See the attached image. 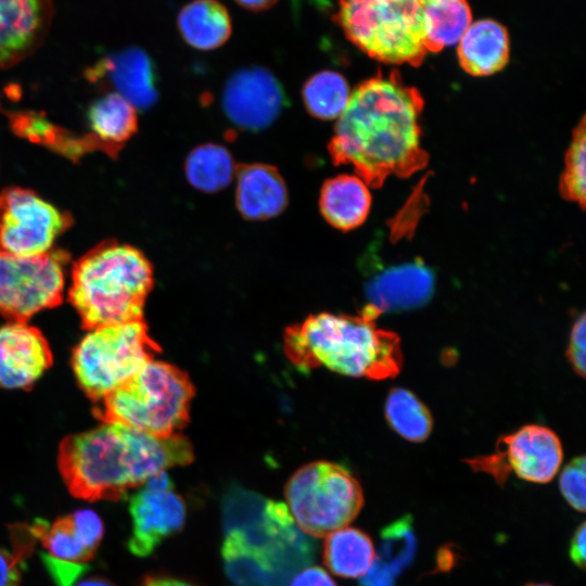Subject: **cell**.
<instances>
[{"instance_id": "cell-39", "label": "cell", "mask_w": 586, "mask_h": 586, "mask_svg": "<svg viewBox=\"0 0 586 586\" xmlns=\"http://www.w3.org/2000/svg\"><path fill=\"white\" fill-rule=\"evenodd\" d=\"M140 586H199L189 581L171 576L151 575L143 579Z\"/></svg>"}, {"instance_id": "cell-22", "label": "cell", "mask_w": 586, "mask_h": 586, "mask_svg": "<svg viewBox=\"0 0 586 586\" xmlns=\"http://www.w3.org/2000/svg\"><path fill=\"white\" fill-rule=\"evenodd\" d=\"M371 206L367 183L357 176L340 175L324 181L319 207L324 219L334 228L347 231L360 226Z\"/></svg>"}, {"instance_id": "cell-26", "label": "cell", "mask_w": 586, "mask_h": 586, "mask_svg": "<svg viewBox=\"0 0 586 586\" xmlns=\"http://www.w3.org/2000/svg\"><path fill=\"white\" fill-rule=\"evenodd\" d=\"M88 119L92 135L117 151L138 127L137 109L116 92L95 101L89 109Z\"/></svg>"}, {"instance_id": "cell-17", "label": "cell", "mask_w": 586, "mask_h": 586, "mask_svg": "<svg viewBox=\"0 0 586 586\" xmlns=\"http://www.w3.org/2000/svg\"><path fill=\"white\" fill-rule=\"evenodd\" d=\"M52 0H0V68L29 56L44 39Z\"/></svg>"}, {"instance_id": "cell-10", "label": "cell", "mask_w": 586, "mask_h": 586, "mask_svg": "<svg viewBox=\"0 0 586 586\" xmlns=\"http://www.w3.org/2000/svg\"><path fill=\"white\" fill-rule=\"evenodd\" d=\"M65 253L22 256L0 249V315L26 322L63 301Z\"/></svg>"}, {"instance_id": "cell-9", "label": "cell", "mask_w": 586, "mask_h": 586, "mask_svg": "<svg viewBox=\"0 0 586 586\" xmlns=\"http://www.w3.org/2000/svg\"><path fill=\"white\" fill-rule=\"evenodd\" d=\"M284 496L297 527L315 537L347 526L364 505L361 485L353 473L326 460L297 469L285 484Z\"/></svg>"}, {"instance_id": "cell-38", "label": "cell", "mask_w": 586, "mask_h": 586, "mask_svg": "<svg viewBox=\"0 0 586 586\" xmlns=\"http://www.w3.org/2000/svg\"><path fill=\"white\" fill-rule=\"evenodd\" d=\"M585 523L575 531L570 544V558L579 569L585 566Z\"/></svg>"}, {"instance_id": "cell-16", "label": "cell", "mask_w": 586, "mask_h": 586, "mask_svg": "<svg viewBox=\"0 0 586 586\" xmlns=\"http://www.w3.org/2000/svg\"><path fill=\"white\" fill-rule=\"evenodd\" d=\"M52 361V351L39 329L13 321L0 327L1 388H29Z\"/></svg>"}, {"instance_id": "cell-35", "label": "cell", "mask_w": 586, "mask_h": 586, "mask_svg": "<svg viewBox=\"0 0 586 586\" xmlns=\"http://www.w3.org/2000/svg\"><path fill=\"white\" fill-rule=\"evenodd\" d=\"M26 557L15 548L12 551L0 548V586H20L21 568Z\"/></svg>"}, {"instance_id": "cell-42", "label": "cell", "mask_w": 586, "mask_h": 586, "mask_svg": "<svg viewBox=\"0 0 586 586\" xmlns=\"http://www.w3.org/2000/svg\"><path fill=\"white\" fill-rule=\"evenodd\" d=\"M524 586H552V585L545 584V583H530V584H526Z\"/></svg>"}, {"instance_id": "cell-24", "label": "cell", "mask_w": 586, "mask_h": 586, "mask_svg": "<svg viewBox=\"0 0 586 586\" xmlns=\"http://www.w3.org/2000/svg\"><path fill=\"white\" fill-rule=\"evenodd\" d=\"M323 561L340 577H362L377 559L372 539L364 531L344 526L326 536Z\"/></svg>"}, {"instance_id": "cell-1", "label": "cell", "mask_w": 586, "mask_h": 586, "mask_svg": "<svg viewBox=\"0 0 586 586\" xmlns=\"http://www.w3.org/2000/svg\"><path fill=\"white\" fill-rule=\"evenodd\" d=\"M422 107L419 91L395 71L364 81L351 93L329 142L333 163L352 165L373 188L392 175L411 176L428 162L420 141Z\"/></svg>"}, {"instance_id": "cell-8", "label": "cell", "mask_w": 586, "mask_h": 586, "mask_svg": "<svg viewBox=\"0 0 586 586\" xmlns=\"http://www.w3.org/2000/svg\"><path fill=\"white\" fill-rule=\"evenodd\" d=\"M143 319L99 327L74 347L72 368L84 393L98 403L158 354Z\"/></svg>"}, {"instance_id": "cell-41", "label": "cell", "mask_w": 586, "mask_h": 586, "mask_svg": "<svg viewBox=\"0 0 586 586\" xmlns=\"http://www.w3.org/2000/svg\"><path fill=\"white\" fill-rule=\"evenodd\" d=\"M76 586H114L109 579L104 577H89L77 583Z\"/></svg>"}, {"instance_id": "cell-30", "label": "cell", "mask_w": 586, "mask_h": 586, "mask_svg": "<svg viewBox=\"0 0 586 586\" xmlns=\"http://www.w3.org/2000/svg\"><path fill=\"white\" fill-rule=\"evenodd\" d=\"M11 120L13 129L21 136L31 141L46 143L47 145L56 148V150L65 151L66 154H72L73 156L81 151L97 149L103 150L109 154L118 152L94 136L80 140L71 138L68 135L65 136L55 126L50 125L42 117L31 113L13 115Z\"/></svg>"}, {"instance_id": "cell-28", "label": "cell", "mask_w": 586, "mask_h": 586, "mask_svg": "<svg viewBox=\"0 0 586 586\" xmlns=\"http://www.w3.org/2000/svg\"><path fill=\"white\" fill-rule=\"evenodd\" d=\"M390 426L405 440L419 443L431 434L433 419L426 406L410 391L395 387L385 402Z\"/></svg>"}, {"instance_id": "cell-7", "label": "cell", "mask_w": 586, "mask_h": 586, "mask_svg": "<svg viewBox=\"0 0 586 586\" xmlns=\"http://www.w3.org/2000/svg\"><path fill=\"white\" fill-rule=\"evenodd\" d=\"M335 20L354 44L379 61L419 65L428 52L419 0H342Z\"/></svg>"}, {"instance_id": "cell-27", "label": "cell", "mask_w": 586, "mask_h": 586, "mask_svg": "<svg viewBox=\"0 0 586 586\" xmlns=\"http://www.w3.org/2000/svg\"><path fill=\"white\" fill-rule=\"evenodd\" d=\"M189 182L204 192H216L226 188L233 178L234 163L229 151L218 144L196 146L186 161Z\"/></svg>"}, {"instance_id": "cell-33", "label": "cell", "mask_w": 586, "mask_h": 586, "mask_svg": "<svg viewBox=\"0 0 586 586\" xmlns=\"http://www.w3.org/2000/svg\"><path fill=\"white\" fill-rule=\"evenodd\" d=\"M585 456L574 458L561 471L559 487L568 504L579 512L585 511Z\"/></svg>"}, {"instance_id": "cell-37", "label": "cell", "mask_w": 586, "mask_h": 586, "mask_svg": "<svg viewBox=\"0 0 586 586\" xmlns=\"http://www.w3.org/2000/svg\"><path fill=\"white\" fill-rule=\"evenodd\" d=\"M394 573L378 559L374 560L369 571L360 577V586H393Z\"/></svg>"}, {"instance_id": "cell-34", "label": "cell", "mask_w": 586, "mask_h": 586, "mask_svg": "<svg viewBox=\"0 0 586 586\" xmlns=\"http://www.w3.org/2000/svg\"><path fill=\"white\" fill-rule=\"evenodd\" d=\"M585 314L583 313L574 322L571 334L570 342L568 347V358L572 365L575 372L581 377H585V353H586V341H585Z\"/></svg>"}, {"instance_id": "cell-32", "label": "cell", "mask_w": 586, "mask_h": 586, "mask_svg": "<svg viewBox=\"0 0 586 586\" xmlns=\"http://www.w3.org/2000/svg\"><path fill=\"white\" fill-rule=\"evenodd\" d=\"M416 540L410 522L402 519L382 532V559H378L396 576L412 559Z\"/></svg>"}, {"instance_id": "cell-29", "label": "cell", "mask_w": 586, "mask_h": 586, "mask_svg": "<svg viewBox=\"0 0 586 586\" xmlns=\"http://www.w3.org/2000/svg\"><path fill=\"white\" fill-rule=\"evenodd\" d=\"M307 111L321 119L339 118L346 109L351 91L345 78L333 71L313 75L302 91Z\"/></svg>"}, {"instance_id": "cell-14", "label": "cell", "mask_w": 586, "mask_h": 586, "mask_svg": "<svg viewBox=\"0 0 586 586\" xmlns=\"http://www.w3.org/2000/svg\"><path fill=\"white\" fill-rule=\"evenodd\" d=\"M131 535L128 549L146 557L166 538L184 525L186 504L173 487L157 488L143 484L129 498Z\"/></svg>"}, {"instance_id": "cell-18", "label": "cell", "mask_w": 586, "mask_h": 586, "mask_svg": "<svg viewBox=\"0 0 586 586\" xmlns=\"http://www.w3.org/2000/svg\"><path fill=\"white\" fill-rule=\"evenodd\" d=\"M434 279L421 264H408L377 275L366 286L368 305L380 314L424 305L433 293Z\"/></svg>"}, {"instance_id": "cell-3", "label": "cell", "mask_w": 586, "mask_h": 586, "mask_svg": "<svg viewBox=\"0 0 586 586\" xmlns=\"http://www.w3.org/2000/svg\"><path fill=\"white\" fill-rule=\"evenodd\" d=\"M221 557L237 586H286L313 561L315 546L285 504L231 487L222 500Z\"/></svg>"}, {"instance_id": "cell-31", "label": "cell", "mask_w": 586, "mask_h": 586, "mask_svg": "<svg viewBox=\"0 0 586 586\" xmlns=\"http://www.w3.org/2000/svg\"><path fill=\"white\" fill-rule=\"evenodd\" d=\"M585 118H582L575 129L571 145L566 153L565 168L561 176L560 191L570 201L577 202L582 207L585 204Z\"/></svg>"}, {"instance_id": "cell-6", "label": "cell", "mask_w": 586, "mask_h": 586, "mask_svg": "<svg viewBox=\"0 0 586 586\" xmlns=\"http://www.w3.org/2000/svg\"><path fill=\"white\" fill-rule=\"evenodd\" d=\"M194 386L176 366L150 360L97 403L94 416L155 436L177 434L189 421Z\"/></svg>"}, {"instance_id": "cell-21", "label": "cell", "mask_w": 586, "mask_h": 586, "mask_svg": "<svg viewBox=\"0 0 586 586\" xmlns=\"http://www.w3.org/2000/svg\"><path fill=\"white\" fill-rule=\"evenodd\" d=\"M458 58L462 68L475 76L500 71L509 59L506 28L492 20H481L468 27L458 42Z\"/></svg>"}, {"instance_id": "cell-20", "label": "cell", "mask_w": 586, "mask_h": 586, "mask_svg": "<svg viewBox=\"0 0 586 586\" xmlns=\"http://www.w3.org/2000/svg\"><path fill=\"white\" fill-rule=\"evenodd\" d=\"M107 77L116 89L136 109H146L156 99L154 74L149 56L140 49L125 50L99 63L90 79Z\"/></svg>"}, {"instance_id": "cell-5", "label": "cell", "mask_w": 586, "mask_h": 586, "mask_svg": "<svg viewBox=\"0 0 586 586\" xmlns=\"http://www.w3.org/2000/svg\"><path fill=\"white\" fill-rule=\"evenodd\" d=\"M154 283L138 249L105 241L75 262L68 300L85 329L141 320Z\"/></svg>"}, {"instance_id": "cell-12", "label": "cell", "mask_w": 586, "mask_h": 586, "mask_svg": "<svg viewBox=\"0 0 586 586\" xmlns=\"http://www.w3.org/2000/svg\"><path fill=\"white\" fill-rule=\"evenodd\" d=\"M72 224L68 214L22 188L0 192V249L22 256L47 253Z\"/></svg>"}, {"instance_id": "cell-2", "label": "cell", "mask_w": 586, "mask_h": 586, "mask_svg": "<svg viewBox=\"0 0 586 586\" xmlns=\"http://www.w3.org/2000/svg\"><path fill=\"white\" fill-rule=\"evenodd\" d=\"M192 460V446L179 433L155 436L114 422L66 436L58 451L67 489L89 501L119 500L150 476Z\"/></svg>"}, {"instance_id": "cell-11", "label": "cell", "mask_w": 586, "mask_h": 586, "mask_svg": "<svg viewBox=\"0 0 586 586\" xmlns=\"http://www.w3.org/2000/svg\"><path fill=\"white\" fill-rule=\"evenodd\" d=\"M563 450L558 435L547 426L527 424L498 438L494 454L466 459L476 472L504 484L512 471L521 480L548 483L559 471Z\"/></svg>"}, {"instance_id": "cell-25", "label": "cell", "mask_w": 586, "mask_h": 586, "mask_svg": "<svg viewBox=\"0 0 586 586\" xmlns=\"http://www.w3.org/2000/svg\"><path fill=\"white\" fill-rule=\"evenodd\" d=\"M422 10L424 46L436 52L458 43L471 25L466 0H419Z\"/></svg>"}, {"instance_id": "cell-4", "label": "cell", "mask_w": 586, "mask_h": 586, "mask_svg": "<svg viewBox=\"0 0 586 586\" xmlns=\"http://www.w3.org/2000/svg\"><path fill=\"white\" fill-rule=\"evenodd\" d=\"M380 315L367 304L357 316L330 313L308 316L285 329L283 351L302 370L324 367L354 378H394L403 367L400 339L377 326Z\"/></svg>"}, {"instance_id": "cell-13", "label": "cell", "mask_w": 586, "mask_h": 586, "mask_svg": "<svg viewBox=\"0 0 586 586\" xmlns=\"http://www.w3.org/2000/svg\"><path fill=\"white\" fill-rule=\"evenodd\" d=\"M104 525L98 513L78 509L56 519L41 533L42 562L56 586H73L88 570L100 546Z\"/></svg>"}, {"instance_id": "cell-36", "label": "cell", "mask_w": 586, "mask_h": 586, "mask_svg": "<svg viewBox=\"0 0 586 586\" xmlns=\"http://www.w3.org/2000/svg\"><path fill=\"white\" fill-rule=\"evenodd\" d=\"M288 586H336V584L322 568L307 566L295 574Z\"/></svg>"}, {"instance_id": "cell-23", "label": "cell", "mask_w": 586, "mask_h": 586, "mask_svg": "<svg viewBox=\"0 0 586 586\" xmlns=\"http://www.w3.org/2000/svg\"><path fill=\"white\" fill-rule=\"evenodd\" d=\"M178 28L189 46L213 50L230 37L231 20L227 9L217 0H194L179 12Z\"/></svg>"}, {"instance_id": "cell-15", "label": "cell", "mask_w": 586, "mask_h": 586, "mask_svg": "<svg viewBox=\"0 0 586 586\" xmlns=\"http://www.w3.org/2000/svg\"><path fill=\"white\" fill-rule=\"evenodd\" d=\"M284 94L279 81L266 68L250 67L227 81L222 106L232 123L247 130L269 126L281 112Z\"/></svg>"}, {"instance_id": "cell-19", "label": "cell", "mask_w": 586, "mask_h": 586, "mask_svg": "<svg viewBox=\"0 0 586 586\" xmlns=\"http://www.w3.org/2000/svg\"><path fill=\"white\" fill-rule=\"evenodd\" d=\"M235 203L249 220H263L282 213L288 190L279 171L266 164L243 165L238 170Z\"/></svg>"}, {"instance_id": "cell-40", "label": "cell", "mask_w": 586, "mask_h": 586, "mask_svg": "<svg viewBox=\"0 0 586 586\" xmlns=\"http://www.w3.org/2000/svg\"><path fill=\"white\" fill-rule=\"evenodd\" d=\"M241 7L251 11H263L272 7L278 0H234Z\"/></svg>"}]
</instances>
